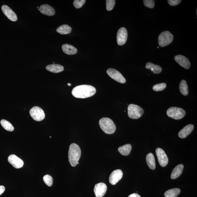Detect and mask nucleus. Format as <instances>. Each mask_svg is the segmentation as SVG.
Listing matches in <instances>:
<instances>
[{"label": "nucleus", "instance_id": "obj_22", "mask_svg": "<svg viewBox=\"0 0 197 197\" xmlns=\"http://www.w3.org/2000/svg\"><path fill=\"white\" fill-rule=\"evenodd\" d=\"M132 149L131 145L128 144L119 147L118 150L122 155L127 156L130 154Z\"/></svg>", "mask_w": 197, "mask_h": 197}, {"label": "nucleus", "instance_id": "obj_37", "mask_svg": "<svg viewBox=\"0 0 197 197\" xmlns=\"http://www.w3.org/2000/svg\"><path fill=\"white\" fill-rule=\"evenodd\" d=\"M158 47V48H159V47Z\"/></svg>", "mask_w": 197, "mask_h": 197}, {"label": "nucleus", "instance_id": "obj_8", "mask_svg": "<svg viewBox=\"0 0 197 197\" xmlns=\"http://www.w3.org/2000/svg\"><path fill=\"white\" fill-rule=\"evenodd\" d=\"M107 73L110 78L122 84H124L126 82L123 76L117 70L113 68H109L107 70Z\"/></svg>", "mask_w": 197, "mask_h": 197}, {"label": "nucleus", "instance_id": "obj_1", "mask_svg": "<svg viewBox=\"0 0 197 197\" xmlns=\"http://www.w3.org/2000/svg\"><path fill=\"white\" fill-rule=\"evenodd\" d=\"M96 92L94 87L89 85H81L76 86L72 90V94L74 97L84 99L92 96Z\"/></svg>", "mask_w": 197, "mask_h": 197}, {"label": "nucleus", "instance_id": "obj_17", "mask_svg": "<svg viewBox=\"0 0 197 197\" xmlns=\"http://www.w3.org/2000/svg\"><path fill=\"white\" fill-rule=\"evenodd\" d=\"M194 126L192 124H189L184 127L180 131L179 136L180 138H185L191 133L194 130Z\"/></svg>", "mask_w": 197, "mask_h": 197}, {"label": "nucleus", "instance_id": "obj_7", "mask_svg": "<svg viewBox=\"0 0 197 197\" xmlns=\"http://www.w3.org/2000/svg\"><path fill=\"white\" fill-rule=\"evenodd\" d=\"M30 114L33 119L37 121H41L44 119L45 114L43 110L40 107L35 106L30 110Z\"/></svg>", "mask_w": 197, "mask_h": 197}, {"label": "nucleus", "instance_id": "obj_18", "mask_svg": "<svg viewBox=\"0 0 197 197\" xmlns=\"http://www.w3.org/2000/svg\"><path fill=\"white\" fill-rule=\"evenodd\" d=\"M64 53L68 55H74L77 53L78 50L73 46L68 44H64L62 47Z\"/></svg>", "mask_w": 197, "mask_h": 197}, {"label": "nucleus", "instance_id": "obj_20", "mask_svg": "<svg viewBox=\"0 0 197 197\" xmlns=\"http://www.w3.org/2000/svg\"><path fill=\"white\" fill-rule=\"evenodd\" d=\"M46 69L49 71L54 73H58L63 71L64 68L63 66L59 64H53L47 65Z\"/></svg>", "mask_w": 197, "mask_h": 197}, {"label": "nucleus", "instance_id": "obj_30", "mask_svg": "<svg viewBox=\"0 0 197 197\" xmlns=\"http://www.w3.org/2000/svg\"><path fill=\"white\" fill-rule=\"evenodd\" d=\"M106 2V9L109 11H111L112 10L114 6L115 3V0H107Z\"/></svg>", "mask_w": 197, "mask_h": 197}, {"label": "nucleus", "instance_id": "obj_4", "mask_svg": "<svg viewBox=\"0 0 197 197\" xmlns=\"http://www.w3.org/2000/svg\"><path fill=\"white\" fill-rule=\"evenodd\" d=\"M128 117L132 119H138L142 117L144 111L138 105L131 104L128 107Z\"/></svg>", "mask_w": 197, "mask_h": 197}, {"label": "nucleus", "instance_id": "obj_6", "mask_svg": "<svg viewBox=\"0 0 197 197\" xmlns=\"http://www.w3.org/2000/svg\"><path fill=\"white\" fill-rule=\"evenodd\" d=\"M173 39V36L169 31L162 32L159 37V44L161 47H163L169 45Z\"/></svg>", "mask_w": 197, "mask_h": 197}, {"label": "nucleus", "instance_id": "obj_16", "mask_svg": "<svg viewBox=\"0 0 197 197\" xmlns=\"http://www.w3.org/2000/svg\"><path fill=\"white\" fill-rule=\"evenodd\" d=\"M38 10L41 13L49 16H53L55 14L54 9L51 6L47 4L41 5Z\"/></svg>", "mask_w": 197, "mask_h": 197}, {"label": "nucleus", "instance_id": "obj_27", "mask_svg": "<svg viewBox=\"0 0 197 197\" xmlns=\"http://www.w3.org/2000/svg\"><path fill=\"white\" fill-rule=\"evenodd\" d=\"M1 125L4 129L9 132H13L14 130V128L12 124L9 122L5 119L2 120L1 121Z\"/></svg>", "mask_w": 197, "mask_h": 197}, {"label": "nucleus", "instance_id": "obj_3", "mask_svg": "<svg viewBox=\"0 0 197 197\" xmlns=\"http://www.w3.org/2000/svg\"><path fill=\"white\" fill-rule=\"evenodd\" d=\"M101 129L108 134H113L115 131L116 127L113 120L108 118H101L99 121Z\"/></svg>", "mask_w": 197, "mask_h": 197}, {"label": "nucleus", "instance_id": "obj_10", "mask_svg": "<svg viewBox=\"0 0 197 197\" xmlns=\"http://www.w3.org/2000/svg\"><path fill=\"white\" fill-rule=\"evenodd\" d=\"M128 37V31L124 28H121L118 30L117 37V42L119 45H123L127 41Z\"/></svg>", "mask_w": 197, "mask_h": 197}, {"label": "nucleus", "instance_id": "obj_9", "mask_svg": "<svg viewBox=\"0 0 197 197\" xmlns=\"http://www.w3.org/2000/svg\"><path fill=\"white\" fill-rule=\"evenodd\" d=\"M159 165L162 167H165L168 163V158L164 151L161 148H157L155 150Z\"/></svg>", "mask_w": 197, "mask_h": 197}, {"label": "nucleus", "instance_id": "obj_13", "mask_svg": "<svg viewBox=\"0 0 197 197\" xmlns=\"http://www.w3.org/2000/svg\"><path fill=\"white\" fill-rule=\"evenodd\" d=\"M107 186L103 182L97 183L95 185L94 188V192L96 197H102L106 193Z\"/></svg>", "mask_w": 197, "mask_h": 197}, {"label": "nucleus", "instance_id": "obj_36", "mask_svg": "<svg viewBox=\"0 0 197 197\" xmlns=\"http://www.w3.org/2000/svg\"><path fill=\"white\" fill-rule=\"evenodd\" d=\"M68 86H71V84L70 83H68Z\"/></svg>", "mask_w": 197, "mask_h": 197}, {"label": "nucleus", "instance_id": "obj_26", "mask_svg": "<svg viewBox=\"0 0 197 197\" xmlns=\"http://www.w3.org/2000/svg\"><path fill=\"white\" fill-rule=\"evenodd\" d=\"M181 190L179 188H175L167 190L164 194L165 197H177L180 194Z\"/></svg>", "mask_w": 197, "mask_h": 197}, {"label": "nucleus", "instance_id": "obj_25", "mask_svg": "<svg viewBox=\"0 0 197 197\" xmlns=\"http://www.w3.org/2000/svg\"><path fill=\"white\" fill-rule=\"evenodd\" d=\"M180 92L184 96H186L188 94V88L187 83L185 80H182L179 85Z\"/></svg>", "mask_w": 197, "mask_h": 197}, {"label": "nucleus", "instance_id": "obj_19", "mask_svg": "<svg viewBox=\"0 0 197 197\" xmlns=\"http://www.w3.org/2000/svg\"><path fill=\"white\" fill-rule=\"evenodd\" d=\"M184 169V165L182 164L178 165L175 167L172 172L171 175L172 179H175L181 175Z\"/></svg>", "mask_w": 197, "mask_h": 197}, {"label": "nucleus", "instance_id": "obj_14", "mask_svg": "<svg viewBox=\"0 0 197 197\" xmlns=\"http://www.w3.org/2000/svg\"><path fill=\"white\" fill-rule=\"evenodd\" d=\"M175 60L177 63L184 69H188L190 67V62L187 58L181 55H176Z\"/></svg>", "mask_w": 197, "mask_h": 197}, {"label": "nucleus", "instance_id": "obj_28", "mask_svg": "<svg viewBox=\"0 0 197 197\" xmlns=\"http://www.w3.org/2000/svg\"><path fill=\"white\" fill-rule=\"evenodd\" d=\"M167 84L164 83H161L154 85L153 86V90L155 91H163L166 87Z\"/></svg>", "mask_w": 197, "mask_h": 197}, {"label": "nucleus", "instance_id": "obj_34", "mask_svg": "<svg viewBox=\"0 0 197 197\" xmlns=\"http://www.w3.org/2000/svg\"><path fill=\"white\" fill-rule=\"evenodd\" d=\"M5 186H0V196L5 192Z\"/></svg>", "mask_w": 197, "mask_h": 197}, {"label": "nucleus", "instance_id": "obj_35", "mask_svg": "<svg viewBox=\"0 0 197 197\" xmlns=\"http://www.w3.org/2000/svg\"><path fill=\"white\" fill-rule=\"evenodd\" d=\"M128 197H141V196L137 194L134 193L130 195Z\"/></svg>", "mask_w": 197, "mask_h": 197}, {"label": "nucleus", "instance_id": "obj_31", "mask_svg": "<svg viewBox=\"0 0 197 197\" xmlns=\"http://www.w3.org/2000/svg\"><path fill=\"white\" fill-rule=\"evenodd\" d=\"M143 2L147 7L153 9L154 7L155 2L153 0H144Z\"/></svg>", "mask_w": 197, "mask_h": 197}, {"label": "nucleus", "instance_id": "obj_15", "mask_svg": "<svg viewBox=\"0 0 197 197\" xmlns=\"http://www.w3.org/2000/svg\"><path fill=\"white\" fill-rule=\"evenodd\" d=\"M2 10L3 13L11 21L15 22L17 20V16L11 8L7 5H3Z\"/></svg>", "mask_w": 197, "mask_h": 197}, {"label": "nucleus", "instance_id": "obj_11", "mask_svg": "<svg viewBox=\"0 0 197 197\" xmlns=\"http://www.w3.org/2000/svg\"><path fill=\"white\" fill-rule=\"evenodd\" d=\"M123 175V172L121 170H115L110 175L109 179L110 183L112 185H115L121 180Z\"/></svg>", "mask_w": 197, "mask_h": 197}, {"label": "nucleus", "instance_id": "obj_21", "mask_svg": "<svg viewBox=\"0 0 197 197\" xmlns=\"http://www.w3.org/2000/svg\"><path fill=\"white\" fill-rule=\"evenodd\" d=\"M147 164L150 168L152 170L155 169V159L154 155L152 153H149L146 157Z\"/></svg>", "mask_w": 197, "mask_h": 197}, {"label": "nucleus", "instance_id": "obj_32", "mask_svg": "<svg viewBox=\"0 0 197 197\" xmlns=\"http://www.w3.org/2000/svg\"><path fill=\"white\" fill-rule=\"evenodd\" d=\"M85 0H75L74 2V5L77 9L82 7L86 2Z\"/></svg>", "mask_w": 197, "mask_h": 197}, {"label": "nucleus", "instance_id": "obj_5", "mask_svg": "<svg viewBox=\"0 0 197 197\" xmlns=\"http://www.w3.org/2000/svg\"><path fill=\"white\" fill-rule=\"evenodd\" d=\"M167 114L169 117L176 120L183 118L186 114V111L182 109L177 107H171L167 110Z\"/></svg>", "mask_w": 197, "mask_h": 197}, {"label": "nucleus", "instance_id": "obj_12", "mask_svg": "<svg viewBox=\"0 0 197 197\" xmlns=\"http://www.w3.org/2000/svg\"><path fill=\"white\" fill-rule=\"evenodd\" d=\"M8 160L12 166L16 169L20 168L24 165V161L22 159L14 154L10 155L8 157Z\"/></svg>", "mask_w": 197, "mask_h": 197}, {"label": "nucleus", "instance_id": "obj_2", "mask_svg": "<svg viewBox=\"0 0 197 197\" xmlns=\"http://www.w3.org/2000/svg\"><path fill=\"white\" fill-rule=\"evenodd\" d=\"M81 150L79 146L75 143H73L70 145L68 152V159L69 162L72 166L74 167L78 164Z\"/></svg>", "mask_w": 197, "mask_h": 197}, {"label": "nucleus", "instance_id": "obj_29", "mask_svg": "<svg viewBox=\"0 0 197 197\" xmlns=\"http://www.w3.org/2000/svg\"><path fill=\"white\" fill-rule=\"evenodd\" d=\"M43 181L45 183L49 186H51L53 185V178L50 175H47L43 176Z\"/></svg>", "mask_w": 197, "mask_h": 197}, {"label": "nucleus", "instance_id": "obj_23", "mask_svg": "<svg viewBox=\"0 0 197 197\" xmlns=\"http://www.w3.org/2000/svg\"><path fill=\"white\" fill-rule=\"evenodd\" d=\"M146 68L147 69H150L155 74H159L162 71L161 67L158 65H155L150 62L147 63L146 65Z\"/></svg>", "mask_w": 197, "mask_h": 197}, {"label": "nucleus", "instance_id": "obj_33", "mask_svg": "<svg viewBox=\"0 0 197 197\" xmlns=\"http://www.w3.org/2000/svg\"><path fill=\"white\" fill-rule=\"evenodd\" d=\"M181 0H168V3L171 6H175L179 5L181 2Z\"/></svg>", "mask_w": 197, "mask_h": 197}, {"label": "nucleus", "instance_id": "obj_24", "mask_svg": "<svg viewBox=\"0 0 197 197\" xmlns=\"http://www.w3.org/2000/svg\"><path fill=\"white\" fill-rule=\"evenodd\" d=\"M72 31V28L67 25H64L59 27L57 29V32L61 34H69Z\"/></svg>", "mask_w": 197, "mask_h": 197}]
</instances>
